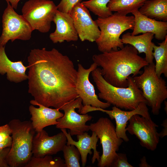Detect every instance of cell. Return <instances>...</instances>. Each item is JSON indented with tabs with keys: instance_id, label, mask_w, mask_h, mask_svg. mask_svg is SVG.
<instances>
[{
	"instance_id": "1",
	"label": "cell",
	"mask_w": 167,
	"mask_h": 167,
	"mask_svg": "<svg viewBox=\"0 0 167 167\" xmlns=\"http://www.w3.org/2000/svg\"><path fill=\"white\" fill-rule=\"evenodd\" d=\"M28 92L38 103L59 109L79 96L77 71L66 55L53 48L31 50L28 57Z\"/></svg>"
},
{
	"instance_id": "2",
	"label": "cell",
	"mask_w": 167,
	"mask_h": 167,
	"mask_svg": "<svg viewBox=\"0 0 167 167\" xmlns=\"http://www.w3.org/2000/svg\"><path fill=\"white\" fill-rule=\"evenodd\" d=\"M138 54L134 47L127 44L116 51L94 54L92 59L101 67V74L107 82L116 87L126 88L128 77L131 75L132 77L137 75L142 68L148 65Z\"/></svg>"
},
{
	"instance_id": "3",
	"label": "cell",
	"mask_w": 167,
	"mask_h": 167,
	"mask_svg": "<svg viewBox=\"0 0 167 167\" xmlns=\"http://www.w3.org/2000/svg\"><path fill=\"white\" fill-rule=\"evenodd\" d=\"M93 81L99 92L98 97L107 103L120 109L131 110L136 109L141 102H145L142 92L134 83L132 76L128 78L126 88L114 86L107 82L96 68L91 72Z\"/></svg>"
},
{
	"instance_id": "4",
	"label": "cell",
	"mask_w": 167,
	"mask_h": 167,
	"mask_svg": "<svg viewBox=\"0 0 167 167\" xmlns=\"http://www.w3.org/2000/svg\"><path fill=\"white\" fill-rule=\"evenodd\" d=\"M8 124L12 131V141L6 158L7 164L9 167H24L32 156L36 131L30 121L13 119Z\"/></svg>"
},
{
	"instance_id": "5",
	"label": "cell",
	"mask_w": 167,
	"mask_h": 167,
	"mask_svg": "<svg viewBox=\"0 0 167 167\" xmlns=\"http://www.w3.org/2000/svg\"><path fill=\"white\" fill-rule=\"evenodd\" d=\"M100 30L96 41L98 50L101 53L116 51L122 48L124 44L120 36L126 31L133 30L134 17L115 12L107 17H98L95 20Z\"/></svg>"
},
{
	"instance_id": "6",
	"label": "cell",
	"mask_w": 167,
	"mask_h": 167,
	"mask_svg": "<svg viewBox=\"0 0 167 167\" xmlns=\"http://www.w3.org/2000/svg\"><path fill=\"white\" fill-rule=\"evenodd\" d=\"M139 75L132 77L138 88L142 92L147 105L152 114H159L162 103L167 98V86L165 80L159 77L155 71V64H148L143 67Z\"/></svg>"
},
{
	"instance_id": "7",
	"label": "cell",
	"mask_w": 167,
	"mask_h": 167,
	"mask_svg": "<svg viewBox=\"0 0 167 167\" xmlns=\"http://www.w3.org/2000/svg\"><path fill=\"white\" fill-rule=\"evenodd\" d=\"M89 127L90 130L96 134L102 146V154L98 166L111 167L123 140L117 136L115 126L107 118H100L96 122L91 123Z\"/></svg>"
},
{
	"instance_id": "8",
	"label": "cell",
	"mask_w": 167,
	"mask_h": 167,
	"mask_svg": "<svg viewBox=\"0 0 167 167\" xmlns=\"http://www.w3.org/2000/svg\"><path fill=\"white\" fill-rule=\"evenodd\" d=\"M57 10L52 1L29 0L24 4L21 12L33 31L45 33L49 31Z\"/></svg>"
},
{
	"instance_id": "9",
	"label": "cell",
	"mask_w": 167,
	"mask_h": 167,
	"mask_svg": "<svg viewBox=\"0 0 167 167\" xmlns=\"http://www.w3.org/2000/svg\"><path fill=\"white\" fill-rule=\"evenodd\" d=\"M7 2L2 15V30L0 36V45L4 46L9 41L29 40L33 31L22 15L18 14L10 3Z\"/></svg>"
},
{
	"instance_id": "10",
	"label": "cell",
	"mask_w": 167,
	"mask_h": 167,
	"mask_svg": "<svg viewBox=\"0 0 167 167\" xmlns=\"http://www.w3.org/2000/svg\"><path fill=\"white\" fill-rule=\"evenodd\" d=\"M83 106L82 100L79 96L64 105L59 110H63L64 114L62 117L57 119L58 123L56 125V127L60 129H69L71 136L90 130L89 125H87L86 123L92 119V116L87 113L80 114L75 110L78 109L79 113Z\"/></svg>"
},
{
	"instance_id": "11",
	"label": "cell",
	"mask_w": 167,
	"mask_h": 167,
	"mask_svg": "<svg viewBox=\"0 0 167 167\" xmlns=\"http://www.w3.org/2000/svg\"><path fill=\"white\" fill-rule=\"evenodd\" d=\"M128 121L126 131L135 135L142 146L152 151L155 150L159 142L156 129L158 126L151 118L148 119L138 114L133 116Z\"/></svg>"
},
{
	"instance_id": "12",
	"label": "cell",
	"mask_w": 167,
	"mask_h": 167,
	"mask_svg": "<svg viewBox=\"0 0 167 167\" xmlns=\"http://www.w3.org/2000/svg\"><path fill=\"white\" fill-rule=\"evenodd\" d=\"M82 110L84 113L96 111H101L107 114L111 119H114L116 124L115 131L117 136L126 142L129 141L126 133V125L133 116L138 114L148 119L151 118L147 105L144 102L140 103L136 109L129 111L122 110L115 106L112 107V110H107L90 105L84 106Z\"/></svg>"
},
{
	"instance_id": "13",
	"label": "cell",
	"mask_w": 167,
	"mask_h": 167,
	"mask_svg": "<svg viewBox=\"0 0 167 167\" xmlns=\"http://www.w3.org/2000/svg\"><path fill=\"white\" fill-rule=\"evenodd\" d=\"M70 15L80 40L82 41H95L100 35V30L96 21L92 19L88 9L82 2L73 7Z\"/></svg>"
},
{
	"instance_id": "14",
	"label": "cell",
	"mask_w": 167,
	"mask_h": 167,
	"mask_svg": "<svg viewBox=\"0 0 167 167\" xmlns=\"http://www.w3.org/2000/svg\"><path fill=\"white\" fill-rule=\"evenodd\" d=\"M97 67L94 62L88 69L84 68L81 64H78L76 89L79 96L82 100L83 106L90 105L105 109L111 105L99 100L95 93L94 86L90 82L89 78L90 73Z\"/></svg>"
},
{
	"instance_id": "15",
	"label": "cell",
	"mask_w": 167,
	"mask_h": 167,
	"mask_svg": "<svg viewBox=\"0 0 167 167\" xmlns=\"http://www.w3.org/2000/svg\"><path fill=\"white\" fill-rule=\"evenodd\" d=\"M37 133L32 141V152L35 157L56 154L62 151L66 144V137L62 131L51 136L44 129Z\"/></svg>"
},
{
	"instance_id": "16",
	"label": "cell",
	"mask_w": 167,
	"mask_h": 167,
	"mask_svg": "<svg viewBox=\"0 0 167 167\" xmlns=\"http://www.w3.org/2000/svg\"><path fill=\"white\" fill-rule=\"evenodd\" d=\"M31 104L29 111L31 115L30 119L36 132L41 131L47 126L57 125V119L62 117L63 114L58 109H52L37 102L34 100L30 101Z\"/></svg>"
},
{
	"instance_id": "17",
	"label": "cell",
	"mask_w": 167,
	"mask_h": 167,
	"mask_svg": "<svg viewBox=\"0 0 167 167\" xmlns=\"http://www.w3.org/2000/svg\"><path fill=\"white\" fill-rule=\"evenodd\" d=\"M61 130L66 137V144L74 145L79 150L82 167H84L86 164L88 155L92 154V149L93 150V154L92 159V163L94 164L96 160L98 162L99 161L100 152L96 149L97 143L99 139L94 132H92L91 136L87 132L76 135L78 141H76L72 138L69 131L67 133L65 129H61Z\"/></svg>"
},
{
	"instance_id": "18",
	"label": "cell",
	"mask_w": 167,
	"mask_h": 167,
	"mask_svg": "<svg viewBox=\"0 0 167 167\" xmlns=\"http://www.w3.org/2000/svg\"><path fill=\"white\" fill-rule=\"evenodd\" d=\"M53 22L56 28L55 31L50 34L49 37L53 43L78 41V36L70 14L57 10Z\"/></svg>"
},
{
	"instance_id": "19",
	"label": "cell",
	"mask_w": 167,
	"mask_h": 167,
	"mask_svg": "<svg viewBox=\"0 0 167 167\" xmlns=\"http://www.w3.org/2000/svg\"><path fill=\"white\" fill-rule=\"evenodd\" d=\"M134 17V26L132 35L147 32L154 34L155 38L164 40L167 36V22L156 20L149 18L141 14L139 10L131 13Z\"/></svg>"
},
{
	"instance_id": "20",
	"label": "cell",
	"mask_w": 167,
	"mask_h": 167,
	"mask_svg": "<svg viewBox=\"0 0 167 167\" xmlns=\"http://www.w3.org/2000/svg\"><path fill=\"white\" fill-rule=\"evenodd\" d=\"M25 66L21 61L13 62L8 58L5 46L0 45V74L6 75L7 79L11 82L19 83L28 79Z\"/></svg>"
},
{
	"instance_id": "21",
	"label": "cell",
	"mask_w": 167,
	"mask_h": 167,
	"mask_svg": "<svg viewBox=\"0 0 167 167\" xmlns=\"http://www.w3.org/2000/svg\"><path fill=\"white\" fill-rule=\"evenodd\" d=\"M154 34L147 32L136 36L132 35L131 33L127 32L122 36L121 41L123 44L130 45L134 47L138 54L143 53L144 58L148 64L154 63V57L152 55L153 46L155 44L152 42Z\"/></svg>"
},
{
	"instance_id": "22",
	"label": "cell",
	"mask_w": 167,
	"mask_h": 167,
	"mask_svg": "<svg viewBox=\"0 0 167 167\" xmlns=\"http://www.w3.org/2000/svg\"><path fill=\"white\" fill-rule=\"evenodd\" d=\"M139 11L149 18L167 21V0H147Z\"/></svg>"
},
{
	"instance_id": "23",
	"label": "cell",
	"mask_w": 167,
	"mask_h": 167,
	"mask_svg": "<svg viewBox=\"0 0 167 167\" xmlns=\"http://www.w3.org/2000/svg\"><path fill=\"white\" fill-rule=\"evenodd\" d=\"M159 46H153L152 55L156 61L155 71L159 77L163 74L167 77V36Z\"/></svg>"
},
{
	"instance_id": "24",
	"label": "cell",
	"mask_w": 167,
	"mask_h": 167,
	"mask_svg": "<svg viewBox=\"0 0 167 167\" xmlns=\"http://www.w3.org/2000/svg\"><path fill=\"white\" fill-rule=\"evenodd\" d=\"M147 0H110L107 6L111 11L126 15L139 10Z\"/></svg>"
},
{
	"instance_id": "25",
	"label": "cell",
	"mask_w": 167,
	"mask_h": 167,
	"mask_svg": "<svg viewBox=\"0 0 167 167\" xmlns=\"http://www.w3.org/2000/svg\"><path fill=\"white\" fill-rule=\"evenodd\" d=\"M24 167H66L64 161L60 157L53 158L51 155L43 157L32 156Z\"/></svg>"
},
{
	"instance_id": "26",
	"label": "cell",
	"mask_w": 167,
	"mask_h": 167,
	"mask_svg": "<svg viewBox=\"0 0 167 167\" xmlns=\"http://www.w3.org/2000/svg\"><path fill=\"white\" fill-rule=\"evenodd\" d=\"M110 0H89L82 2V4L98 17L105 18L113 14L107 5Z\"/></svg>"
},
{
	"instance_id": "27",
	"label": "cell",
	"mask_w": 167,
	"mask_h": 167,
	"mask_svg": "<svg viewBox=\"0 0 167 167\" xmlns=\"http://www.w3.org/2000/svg\"><path fill=\"white\" fill-rule=\"evenodd\" d=\"M66 167H80V154L74 145L66 144L62 150Z\"/></svg>"
},
{
	"instance_id": "28",
	"label": "cell",
	"mask_w": 167,
	"mask_h": 167,
	"mask_svg": "<svg viewBox=\"0 0 167 167\" xmlns=\"http://www.w3.org/2000/svg\"><path fill=\"white\" fill-rule=\"evenodd\" d=\"M11 132L8 124L0 126V152L6 148L11 147L12 141Z\"/></svg>"
},
{
	"instance_id": "29",
	"label": "cell",
	"mask_w": 167,
	"mask_h": 167,
	"mask_svg": "<svg viewBox=\"0 0 167 167\" xmlns=\"http://www.w3.org/2000/svg\"><path fill=\"white\" fill-rule=\"evenodd\" d=\"M82 0H61L57 6V10L61 12L70 14L73 7Z\"/></svg>"
},
{
	"instance_id": "30",
	"label": "cell",
	"mask_w": 167,
	"mask_h": 167,
	"mask_svg": "<svg viewBox=\"0 0 167 167\" xmlns=\"http://www.w3.org/2000/svg\"><path fill=\"white\" fill-rule=\"evenodd\" d=\"M128 162L126 154L117 153L111 167H133Z\"/></svg>"
},
{
	"instance_id": "31",
	"label": "cell",
	"mask_w": 167,
	"mask_h": 167,
	"mask_svg": "<svg viewBox=\"0 0 167 167\" xmlns=\"http://www.w3.org/2000/svg\"><path fill=\"white\" fill-rule=\"evenodd\" d=\"M10 148H6L0 152V167H9L6 158Z\"/></svg>"
},
{
	"instance_id": "32",
	"label": "cell",
	"mask_w": 167,
	"mask_h": 167,
	"mask_svg": "<svg viewBox=\"0 0 167 167\" xmlns=\"http://www.w3.org/2000/svg\"><path fill=\"white\" fill-rule=\"evenodd\" d=\"M161 125L163 128L162 131L158 133V135L159 138H162L167 135V118L163 121Z\"/></svg>"
},
{
	"instance_id": "33",
	"label": "cell",
	"mask_w": 167,
	"mask_h": 167,
	"mask_svg": "<svg viewBox=\"0 0 167 167\" xmlns=\"http://www.w3.org/2000/svg\"><path fill=\"white\" fill-rule=\"evenodd\" d=\"M140 167H152L147 163L145 156H143L140 159V162L139 164Z\"/></svg>"
},
{
	"instance_id": "34",
	"label": "cell",
	"mask_w": 167,
	"mask_h": 167,
	"mask_svg": "<svg viewBox=\"0 0 167 167\" xmlns=\"http://www.w3.org/2000/svg\"><path fill=\"white\" fill-rule=\"evenodd\" d=\"M6 2L10 3L11 6L14 9H17L18 3L21 0H5Z\"/></svg>"
},
{
	"instance_id": "35",
	"label": "cell",
	"mask_w": 167,
	"mask_h": 167,
	"mask_svg": "<svg viewBox=\"0 0 167 167\" xmlns=\"http://www.w3.org/2000/svg\"><path fill=\"white\" fill-rule=\"evenodd\" d=\"M164 103L165 105V107L164 108V110L166 113V114H167V102L165 100L164 101Z\"/></svg>"
},
{
	"instance_id": "36",
	"label": "cell",
	"mask_w": 167,
	"mask_h": 167,
	"mask_svg": "<svg viewBox=\"0 0 167 167\" xmlns=\"http://www.w3.org/2000/svg\"></svg>"
}]
</instances>
